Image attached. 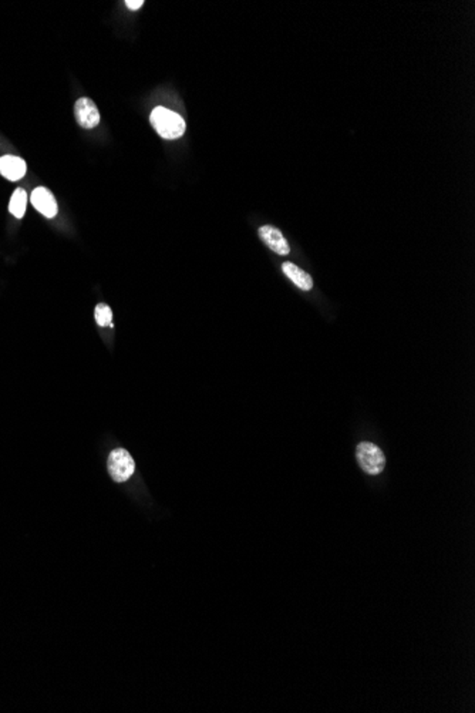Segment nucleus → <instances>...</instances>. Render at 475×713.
<instances>
[{"label":"nucleus","mask_w":475,"mask_h":713,"mask_svg":"<svg viewBox=\"0 0 475 713\" xmlns=\"http://www.w3.org/2000/svg\"><path fill=\"white\" fill-rule=\"evenodd\" d=\"M150 123L155 132L165 140H177L185 133V121L176 111L165 107H155L150 116Z\"/></svg>","instance_id":"1"},{"label":"nucleus","mask_w":475,"mask_h":713,"mask_svg":"<svg viewBox=\"0 0 475 713\" xmlns=\"http://www.w3.org/2000/svg\"><path fill=\"white\" fill-rule=\"evenodd\" d=\"M75 117L81 128L91 130L100 123V113L95 103L88 97H80L75 104Z\"/></svg>","instance_id":"4"},{"label":"nucleus","mask_w":475,"mask_h":713,"mask_svg":"<svg viewBox=\"0 0 475 713\" xmlns=\"http://www.w3.org/2000/svg\"><path fill=\"white\" fill-rule=\"evenodd\" d=\"M282 269L285 272V275L302 290H311L313 288V279L312 276L304 272L303 269H300L299 267H296L295 264L292 263H285L282 265Z\"/></svg>","instance_id":"8"},{"label":"nucleus","mask_w":475,"mask_h":713,"mask_svg":"<svg viewBox=\"0 0 475 713\" xmlns=\"http://www.w3.org/2000/svg\"><path fill=\"white\" fill-rule=\"evenodd\" d=\"M94 318L100 327H113V311L106 304H98L94 309Z\"/></svg>","instance_id":"10"},{"label":"nucleus","mask_w":475,"mask_h":713,"mask_svg":"<svg viewBox=\"0 0 475 713\" xmlns=\"http://www.w3.org/2000/svg\"><path fill=\"white\" fill-rule=\"evenodd\" d=\"M107 467L111 478L117 483L127 481L135 470L134 460L125 448H116L110 453Z\"/></svg>","instance_id":"3"},{"label":"nucleus","mask_w":475,"mask_h":713,"mask_svg":"<svg viewBox=\"0 0 475 713\" xmlns=\"http://www.w3.org/2000/svg\"><path fill=\"white\" fill-rule=\"evenodd\" d=\"M259 234V238L262 240V242L270 249L274 251L275 253L278 255H289L290 252V248H289V244L286 241V238L283 237V234L277 228V226L274 225H263L259 228L258 231Z\"/></svg>","instance_id":"5"},{"label":"nucleus","mask_w":475,"mask_h":713,"mask_svg":"<svg viewBox=\"0 0 475 713\" xmlns=\"http://www.w3.org/2000/svg\"><path fill=\"white\" fill-rule=\"evenodd\" d=\"M356 457L361 470L371 476L380 474L386 466V457L383 455V451L376 444H373L370 441L359 443L356 448Z\"/></svg>","instance_id":"2"},{"label":"nucleus","mask_w":475,"mask_h":713,"mask_svg":"<svg viewBox=\"0 0 475 713\" xmlns=\"http://www.w3.org/2000/svg\"><path fill=\"white\" fill-rule=\"evenodd\" d=\"M24 159L15 155H5L0 158V174L9 181H19L26 174Z\"/></svg>","instance_id":"7"},{"label":"nucleus","mask_w":475,"mask_h":713,"mask_svg":"<svg viewBox=\"0 0 475 713\" xmlns=\"http://www.w3.org/2000/svg\"><path fill=\"white\" fill-rule=\"evenodd\" d=\"M30 201H31L33 207H35L46 218L56 217V214L59 211L57 203L53 197V194L45 187H38L35 191H33Z\"/></svg>","instance_id":"6"},{"label":"nucleus","mask_w":475,"mask_h":713,"mask_svg":"<svg viewBox=\"0 0 475 713\" xmlns=\"http://www.w3.org/2000/svg\"><path fill=\"white\" fill-rule=\"evenodd\" d=\"M125 5H127V8L130 10H139L144 5V2H143V0H127Z\"/></svg>","instance_id":"11"},{"label":"nucleus","mask_w":475,"mask_h":713,"mask_svg":"<svg viewBox=\"0 0 475 713\" xmlns=\"http://www.w3.org/2000/svg\"><path fill=\"white\" fill-rule=\"evenodd\" d=\"M26 205H27V192L23 189V188H17L13 196L10 198V203H9V211L16 217V218H23V215L26 214Z\"/></svg>","instance_id":"9"}]
</instances>
